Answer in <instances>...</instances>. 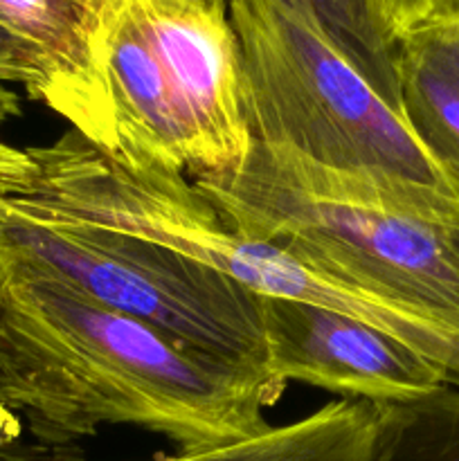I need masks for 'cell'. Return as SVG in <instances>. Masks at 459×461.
Segmentation results:
<instances>
[{
  "label": "cell",
  "mask_w": 459,
  "mask_h": 461,
  "mask_svg": "<svg viewBox=\"0 0 459 461\" xmlns=\"http://www.w3.org/2000/svg\"><path fill=\"white\" fill-rule=\"evenodd\" d=\"M104 75L124 165L194 178L246 160L241 48L228 5L210 0H115Z\"/></svg>",
  "instance_id": "3"
},
{
  "label": "cell",
  "mask_w": 459,
  "mask_h": 461,
  "mask_svg": "<svg viewBox=\"0 0 459 461\" xmlns=\"http://www.w3.org/2000/svg\"><path fill=\"white\" fill-rule=\"evenodd\" d=\"M376 86L378 93L400 108L399 41L376 0H288ZM405 117V115H403Z\"/></svg>",
  "instance_id": "10"
},
{
  "label": "cell",
  "mask_w": 459,
  "mask_h": 461,
  "mask_svg": "<svg viewBox=\"0 0 459 461\" xmlns=\"http://www.w3.org/2000/svg\"><path fill=\"white\" fill-rule=\"evenodd\" d=\"M0 266V408L34 439L70 446L133 426L201 453L273 428L266 410L284 385L264 369L189 349L25 264Z\"/></svg>",
  "instance_id": "1"
},
{
  "label": "cell",
  "mask_w": 459,
  "mask_h": 461,
  "mask_svg": "<svg viewBox=\"0 0 459 461\" xmlns=\"http://www.w3.org/2000/svg\"><path fill=\"white\" fill-rule=\"evenodd\" d=\"M252 140L304 187L459 228L450 176L376 86L288 0H228Z\"/></svg>",
  "instance_id": "2"
},
{
  "label": "cell",
  "mask_w": 459,
  "mask_h": 461,
  "mask_svg": "<svg viewBox=\"0 0 459 461\" xmlns=\"http://www.w3.org/2000/svg\"><path fill=\"white\" fill-rule=\"evenodd\" d=\"M0 259L52 275L189 349L266 372L261 297L160 243L0 198Z\"/></svg>",
  "instance_id": "5"
},
{
  "label": "cell",
  "mask_w": 459,
  "mask_h": 461,
  "mask_svg": "<svg viewBox=\"0 0 459 461\" xmlns=\"http://www.w3.org/2000/svg\"><path fill=\"white\" fill-rule=\"evenodd\" d=\"M376 408V437L367 461H459L457 387Z\"/></svg>",
  "instance_id": "11"
},
{
  "label": "cell",
  "mask_w": 459,
  "mask_h": 461,
  "mask_svg": "<svg viewBox=\"0 0 459 461\" xmlns=\"http://www.w3.org/2000/svg\"><path fill=\"white\" fill-rule=\"evenodd\" d=\"M378 408L336 399L291 423L225 448L176 453L153 461H367L376 437ZM0 461H86L79 444L25 439L21 419L0 408Z\"/></svg>",
  "instance_id": "8"
},
{
  "label": "cell",
  "mask_w": 459,
  "mask_h": 461,
  "mask_svg": "<svg viewBox=\"0 0 459 461\" xmlns=\"http://www.w3.org/2000/svg\"><path fill=\"white\" fill-rule=\"evenodd\" d=\"M115 0H0V81L25 86L72 131L117 151L104 75Z\"/></svg>",
  "instance_id": "7"
},
{
  "label": "cell",
  "mask_w": 459,
  "mask_h": 461,
  "mask_svg": "<svg viewBox=\"0 0 459 461\" xmlns=\"http://www.w3.org/2000/svg\"><path fill=\"white\" fill-rule=\"evenodd\" d=\"M435 16H459V0H439L435 9Z\"/></svg>",
  "instance_id": "14"
},
{
  "label": "cell",
  "mask_w": 459,
  "mask_h": 461,
  "mask_svg": "<svg viewBox=\"0 0 459 461\" xmlns=\"http://www.w3.org/2000/svg\"><path fill=\"white\" fill-rule=\"evenodd\" d=\"M0 304H3V266H0Z\"/></svg>",
  "instance_id": "15"
},
{
  "label": "cell",
  "mask_w": 459,
  "mask_h": 461,
  "mask_svg": "<svg viewBox=\"0 0 459 461\" xmlns=\"http://www.w3.org/2000/svg\"><path fill=\"white\" fill-rule=\"evenodd\" d=\"M261 322L266 374L284 387L304 383L338 399L394 405L450 385L435 360L340 311L261 297Z\"/></svg>",
  "instance_id": "6"
},
{
  "label": "cell",
  "mask_w": 459,
  "mask_h": 461,
  "mask_svg": "<svg viewBox=\"0 0 459 461\" xmlns=\"http://www.w3.org/2000/svg\"><path fill=\"white\" fill-rule=\"evenodd\" d=\"M194 185L238 232L405 306L459 342V228L304 187L255 140L237 169Z\"/></svg>",
  "instance_id": "4"
},
{
  "label": "cell",
  "mask_w": 459,
  "mask_h": 461,
  "mask_svg": "<svg viewBox=\"0 0 459 461\" xmlns=\"http://www.w3.org/2000/svg\"><path fill=\"white\" fill-rule=\"evenodd\" d=\"M210 3H225V5H228V0H210Z\"/></svg>",
  "instance_id": "16"
},
{
  "label": "cell",
  "mask_w": 459,
  "mask_h": 461,
  "mask_svg": "<svg viewBox=\"0 0 459 461\" xmlns=\"http://www.w3.org/2000/svg\"><path fill=\"white\" fill-rule=\"evenodd\" d=\"M396 41L405 120L459 180V16L428 18Z\"/></svg>",
  "instance_id": "9"
},
{
  "label": "cell",
  "mask_w": 459,
  "mask_h": 461,
  "mask_svg": "<svg viewBox=\"0 0 459 461\" xmlns=\"http://www.w3.org/2000/svg\"><path fill=\"white\" fill-rule=\"evenodd\" d=\"M18 113H21V97L0 81V126L7 124ZM27 169H30V158L25 149L9 147L0 140V180L16 178Z\"/></svg>",
  "instance_id": "12"
},
{
  "label": "cell",
  "mask_w": 459,
  "mask_h": 461,
  "mask_svg": "<svg viewBox=\"0 0 459 461\" xmlns=\"http://www.w3.org/2000/svg\"><path fill=\"white\" fill-rule=\"evenodd\" d=\"M385 16L387 25L392 27L394 36L399 39L403 32L412 30L418 23L435 16L439 0H376Z\"/></svg>",
  "instance_id": "13"
}]
</instances>
